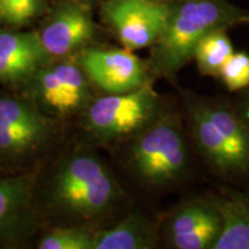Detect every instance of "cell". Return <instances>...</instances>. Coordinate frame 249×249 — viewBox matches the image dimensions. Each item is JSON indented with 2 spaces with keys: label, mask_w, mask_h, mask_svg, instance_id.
I'll return each instance as SVG.
<instances>
[{
  "label": "cell",
  "mask_w": 249,
  "mask_h": 249,
  "mask_svg": "<svg viewBox=\"0 0 249 249\" xmlns=\"http://www.w3.org/2000/svg\"><path fill=\"white\" fill-rule=\"evenodd\" d=\"M156 246L151 226L142 216L129 214L112 229L96 231L93 249H149Z\"/></svg>",
  "instance_id": "obj_15"
},
{
  "label": "cell",
  "mask_w": 249,
  "mask_h": 249,
  "mask_svg": "<svg viewBox=\"0 0 249 249\" xmlns=\"http://www.w3.org/2000/svg\"><path fill=\"white\" fill-rule=\"evenodd\" d=\"M156 1H160V2H172L174 0H156Z\"/></svg>",
  "instance_id": "obj_22"
},
{
  "label": "cell",
  "mask_w": 249,
  "mask_h": 249,
  "mask_svg": "<svg viewBox=\"0 0 249 249\" xmlns=\"http://www.w3.org/2000/svg\"><path fill=\"white\" fill-rule=\"evenodd\" d=\"M249 23V11L229 0H174L166 26L152 46L150 71L164 77L176 74L193 60L197 43L208 34Z\"/></svg>",
  "instance_id": "obj_1"
},
{
  "label": "cell",
  "mask_w": 249,
  "mask_h": 249,
  "mask_svg": "<svg viewBox=\"0 0 249 249\" xmlns=\"http://www.w3.org/2000/svg\"><path fill=\"white\" fill-rule=\"evenodd\" d=\"M96 231L82 226L59 227L45 233L38 241L39 249H93Z\"/></svg>",
  "instance_id": "obj_17"
},
{
  "label": "cell",
  "mask_w": 249,
  "mask_h": 249,
  "mask_svg": "<svg viewBox=\"0 0 249 249\" xmlns=\"http://www.w3.org/2000/svg\"><path fill=\"white\" fill-rule=\"evenodd\" d=\"M91 86L105 93H123L150 82V68L134 51L119 48L86 46L75 54Z\"/></svg>",
  "instance_id": "obj_8"
},
{
  "label": "cell",
  "mask_w": 249,
  "mask_h": 249,
  "mask_svg": "<svg viewBox=\"0 0 249 249\" xmlns=\"http://www.w3.org/2000/svg\"><path fill=\"white\" fill-rule=\"evenodd\" d=\"M160 98L151 81L123 93H107L92 99L83 111V127L101 142L136 136L160 116Z\"/></svg>",
  "instance_id": "obj_3"
},
{
  "label": "cell",
  "mask_w": 249,
  "mask_h": 249,
  "mask_svg": "<svg viewBox=\"0 0 249 249\" xmlns=\"http://www.w3.org/2000/svg\"><path fill=\"white\" fill-rule=\"evenodd\" d=\"M22 88L26 97L57 121L83 113L92 101L91 83L75 55L48 61Z\"/></svg>",
  "instance_id": "obj_4"
},
{
  "label": "cell",
  "mask_w": 249,
  "mask_h": 249,
  "mask_svg": "<svg viewBox=\"0 0 249 249\" xmlns=\"http://www.w3.org/2000/svg\"><path fill=\"white\" fill-rule=\"evenodd\" d=\"M37 34L52 60L73 57L88 46L96 35V24L88 5L71 0L58 6Z\"/></svg>",
  "instance_id": "obj_9"
},
{
  "label": "cell",
  "mask_w": 249,
  "mask_h": 249,
  "mask_svg": "<svg viewBox=\"0 0 249 249\" xmlns=\"http://www.w3.org/2000/svg\"><path fill=\"white\" fill-rule=\"evenodd\" d=\"M75 1L83 2V4H87V5H89L90 2H93V1H96V0H75Z\"/></svg>",
  "instance_id": "obj_21"
},
{
  "label": "cell",
  "mask_w": 249,
  "mask_h": 249,
  "mask_svg": "<svg viewBox=\"0 0 249 249\" xmlns=\"http://www.w3.org/2000/svg\"><path fill=\"white\" fill-rule=\"evenodd\" d=\"M222 139L231 173L249 171V130L241 118L223 107L201 105Z\"/></svg>",
  "instance_id": "obj_13"
},
{
  "label": "cell",
  "mask_w": 249,
  "mask_h": 249,
  "mask_svg": "<svg viewBox=\"0 0 249 249\" xmlns=\"http://www.w3.org/2000/svg\"><path fill=\"white\" fill-rule=\"evenodd\" d=\"M170 2L156 0H105L102 15L123 48H152L166 26Z\"/></svg>",
  "instance_id": "obj_7"
},
{
  "label": "cell",
  "mask_w": 249,
  "mask_h": 249,
  "mask_svg": "<svg viewBox=\"0 0 249 249\" xmlns=\"http://www.w3.org/2000/svg\"><path fill=\"white\" fill-rule=\"evenodd\" d=\"M35 176L0 177V239L18 232L30 217Z\"/></svg>",
  "instance_id": "obj_12"
},
{
  "label": "cell",
  "mask_w": 249,
  "mask_h": 249,
  "mask_svg": "<svg viewBox=\"0 0 249 249\" xmlns=\"http://www.w3.org/2000/svg\"><path fill=\"white\" fill-rule=\"evenodd\" d=\"M55 124L24 95L0 92V161L18 165L36 158L53 140Z\"/></svg>",
  "instance_id": "obj_5"
},
{
  "label": "cell",
  "mask_w": 249,
  "mask_h": 249,
  "mask_svg": "<svg viewBox=\"0 0 249 249\" xmlns=\"http://www.w3.org/2000/svg\"><path fill=\"white\" fill-rule=\"evenodd\" d=\"M218 77H220L230 91L247 88L249 87V54L234 51L224 64Z\"/></svg>",
  "instance_id": "obj_19"
},
{
  "label": "cell",
  "mask_w": 249,
  "mask_h": 249,
  "mask_svg": "<svg viewBox=\"0 0 249 249\" xmlns=\"http://www.w3.org/2000/svg\"><path fill=\"white\" fill-rule=\"evenodd\" d=\"M44 0H0V23L23 27L42 13Z\"/></svg>",
  "instance_id": "obj_18"
},
{
  "label": "cell",
  "mask_w": 249,
  "mask_h": 249,
  "mask_svg": "<svg viewBox=\"0 0 249 249\" xmlns=\"http://www.w3.org/2000/svg\"><path fill=\"white\" fill-rule=\"evenodd\" d=\"M133 169L154 186L177 181L185 172L188 151L181 129L170 117H158L138 134L130 149Z\"/></svg>",
  "instance_id": "obj_6"
},
{
  "label": "cell",
  "mask_w": 249,
  "mask_h": 249,
  "mask_svg": "<svg viewBox=\"0 0 249 249\" xmlns=\"http://www.w3.org/2000/svg\"><path fill=\"white\" fill-rule=\"evenodd\" d=\"M234 48L227 36L226 30L213 31L197 43L194 50V59L202 75L217 76L231 55Z\"/></svg>",
  "instance_id": "obj_16"
},
{
  "label": "cell",
  "mask_w": 249,
  "mask_h": 249,
  "mask_svg": "<svg viewBox=\"0 0 249 249\" xmlns=\"http://www.w3.org/2000/svg\"><path fill=\"white\" fill-rule=\"evenodd\" d=\"M50 60L37 33L0 30L1 86L22 88Z\"/></svg>",
  "instance_id": "obj_10"
},
{
  "label": "cell",
  "mask_w": 249,
  "mask_h": 249,
  "mask_svg": "<svg viewBox=\"0 0 249 249\" xmlns=\"http://www.w3.org/2000/svg\"><path fill=\"white\" fill-rule=\"evenodd\" d=\"M220 232L213 249H249V198H223L214 204Z\"/></svg>",
  "instance_id": "obj_14"
},
{
  "label": "cell",
  "mask_w": 249,
  "mask_h": 249,
  "mask_svg": "<svg viewBox=\"0 0 249 249\" xmlns=\"http://www.w3.org/2000/svg\"><path fill=\"white\" fill-rule=\"evenodd\" d=\"M244 123L247 126V128L249 130V93H248V98L245 103V111H244Z\"/></svg>",
  "instance_id": "obj_20"
},
{
  "label": "cell",
  "mask_w": 249,
  "mask_h": 249,
  "mask_svg": "<svg viewBox=\"0 0 249 249\" xmlns=\"http://www.w3.org/2000/svg\"><path fill=\"white\" fill-rule=\"evenodd\" d=\"M120 195L107 167L90 152L76 151L59 164L49 186L51 203L61 213L91 218L107 211Z\"/></svg>",
  "instance_id": "obj_2"
},
{
  "label": "cell",
  "mask_w": 249,
  "mask_h": 249,
  "mask_svg": "<svg viewBox=\"0 0 249 249\" xmlns=\"http://www.w3.org/2000/svg\"><path fill=\"white\" fill-rule=\"evenodd\" d=\"M220 232V217L214 207L192 202L176 211L169 223V238L177 249H213Z\"/></svg>",
  "instance_id": "obj_11"
}]
</instances>
